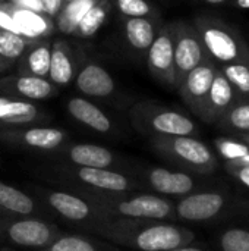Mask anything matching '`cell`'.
Wrapping results in <instances>:
<instances>
[{
    "instance_id": "6da1fadb",
    "label": "cell",
    "mask_w": 249,
    "mask_h": 251,
    "mask_svg": "<svg viewBox=\"0 0 249 251\" xmlns=\"http://www.w3.org/2000/svg\"><path fill=\"white\" fill-rule=\"evenodd\" d=\"M87 229L112 244L138 251H172L189 246L195 238L186 228L145 219L103 221Z\"/></svg>"
},
{
    "instance_id": "7a4b0ae2",
    "label": "cell",
    "mask_w": 249,
    "mask_h": 251,
    "mask_svg": "<svg viewBox=\"0 0 249 251\" xmlns=\"http://www.w3.org/2000/svg\"><path fill=\"white\" fill-rule=\"evenodd\" d=\"M73 191L88 200L104 221L112 219H175V203L151 193H103L73 187Z\"/></svg>"
},
{
    "instance_id": "3957f363",
    "label": "cell",
    "mask_w": 249,
    "mask_h": 251,
    "mask_svg": "<svg viewBox=\"0 0 249 251\" xmlns=\"http://www.w3.org/2000/svg\"><path fill=\"white\" fill-rule=\"evenodd\" d=\"M150 144L163 160L189 174L210 175L219 166L216 153L195 137H150Z\"/></svg>"
},
{
    "instance_id": "277c9868",
    "label": "cell",
    "mask_w": 249,
    "mask_h": 251,
    "mask_svg": "<svg viewBox=\"0 0 249 251\" xmlns=\"http://www.w3.org/2000/svg\"><path fill=\"white\" fill-rule=\"evenodd\" d=\"M129 119L134 128L150 137H176L198 134L197 124L185 113L163 106L157 101H138L129 109Z\"/></svg>"
},
{
    "instance_id": "5b68a950",
    "label": "cell",
    "mask_w": 249,
    "mask_h": 251,
    "mask_svg": "<svg viewBox=\"0 0 249 251\" xmlns=\"http://www.w3.org/2000/svg\"><path fill=\"white\" fill-rule=\"evenodd\" d=\"M194 26L200 34L207 56L217 66L235 62L249 63L248 43L232 25L214 16H198Z\"/></svg>"
},
{
    "instance_id": "8992f818",
    "label": "cell",
    "mask_w": 249,
    "mask_h": 251,
    "mask_svg": "<svg viewBox=\"0 0 249 251\" xmlns=\"http://www.w3.org/2000/svg\"><path fill=\"white\" fill-rule=\"evenodd\" d=\"M51 171L69 187H81L103 193H126L142 187L136 178L117 169L81 168L62 163L54 166Z\"/></svg>"
},
{
    "instance_id": "52a82bcc",
    "label": "cell",
    "mask_w": 249,
    "mask_h": 251,
    "mask_svg": "<svg viewBox=\"0 0 249 251\" xmlns=\"http://www.w3.org/2000/svg\"><path fill=\"white\" fill-rule=\"evenodd\" d=\"M60 234L56 225L43 219L18 216L0 210V237L13 246L41 250Z\"/></svg>"
},
{
    "instance_id": "ba28073f",
    "label": "cell",
    "mask_w": 249,
    "mask_h": 251,
    "mask_svg": "<svg viewBox=\"0 0 249 251\" xmlns=\"http://www.w3.org/2000/svg\"><path fill=\"white\" fill-rule=\"evenodd\" d=\"M32 190L47 209L66 221L84 224L85 228L104 221L94 206L75 191H62L43 187H34Z\"/></svg>"
},
{
    "instance_id": "9c48e42d",
    "label": "cell",
    "mask_w": 249,
    "mask_h": 251,
    "mask_svg": "<svg viewBox=\"0 0 249 251\" xmlns=\"http://www.w3.org/2000/svg\"><path fill=\"white\" fill-rule=\"evenodd\" d=\"M173 32V51H175V72H176V88L183 78L198 65L210 59L203 46L200 34L194 24L183 21L172 22Z\"/></svg>"
},
{
    "instance_id": "30bf717a",
    "label": "cell",
    "mask_w": 249,
    "mask_h": 251,
    "mask_svg": "<svg viewBox=\"0 0 249 251\" xmlns=\"http://www.w3.org/2000/svg\"><path fill=\"white\" fill-rule=\"evenodd\" d=\"M0 141L19 149L56 153L68 143V134L60 128L45 125L0 128Z\"/></svg>"
},
{
    "instance_id": "8fae6325",
    "label": "cell",
    "mask_w": 249,
    "mask_h": 251,
    "mask_svg": "<svg viewBox=\"0 0 249 251\" xmlns=\"http://www.w3.org/2000/svg\"><path fill=\"white\" fill-rule=\"evenodd\" d=\"M217 68L219 66L211 59H207L205 62L194 68L178 87V91L185 104L195 116H198L204 122L207 115V99Z\"/></svg>"
},
{
    "instance_id": "7c38bea8",
    "label": "cell",
    "mask_w": 249,
    "mask_h": 251,
    "mask_svg": "<svg viewBox=\"0 0 249 251\" xmlns=\"http://www.w3.org/2000/svg\"><path fill=\"white\" fill-rule=\"evenodd\" d=\"M147 66L153 78L160 84L176 88L173 32L170 24H161L153 44L147 50Z\"/></svg>"
},
{
    "instance_id": "4fadbf2b",
    "label": "cell",
    "mask_w": 249,
    "mask_h": 251,
    "mask_svg": "<svg viewBox=\"0 0 249 251\" xmlns=\"http://www.w3.org/2000/svg\"><path fill=\"white\" fill-rule=\"evenodd\" d=\"M139 182L161 197H183L191 194L197 187L192 174L185 171H170L160 166H150L141 171Z\"/></svg>"
},
{
    "instance_id": "5bb4252c",
    "label": "cell",
    "mask_w": 249,
    "mask_h": 251,
    "mask_svg": "<svg viewBox=\"0 0 249 251\" xmlns=\"http://www.w3.org/2000/svg\"><path fill=\"white\" fill-rule=\"evenodd\" d=\"M226 206V199L217 191L191 193L181 197L175 204V219L189 222H205L219 216Z\"/></svg>"
},
{
    "instance_id": "9a60e30c",
    "label": "cell",
    "mask_w": 249,
    "mask_h": 251,
    "mask_svg": "<svg viewBox=\"0 0 249 251\" xmlns=\"http://www.w3.org/2000/svg\"><path fill=\"white\" fill-rule=\"evenodd\" d=\"M59 88L48 79L25 74H9L0 78V93L21 100L38 101L54 97Z\"/></svg>"
},
{
    "instance_id": "2e32d148",
    "label": "cell",
    "mask_w": 249,
    "mask_h": 251,
    "mask_svg": "<svg viewBox=\"0 0 249 251\" xmlns=\"http://www.w3.org/2000/svg\"><path fill=\"white\" fill-rule=\"evenodd\" d=\"M56 153L65 163L81 168L114 169L120 163L117 156L107 147L88 143H66Z\"/></svg>"
},
{
    "instance_id": "e0dca14e",
    "label": "cell",
    "mask_w": 249,
    "mask_h": 251,
    "mask_svg": "<svg viewBox=\"0 0 249 251\" xmlns=\"http://www.w3.org/2000/svg\"><path fill=\"white\" fill-rule=\"evenodd\" d=\"M50 116L35 101L0 96V128L43 125Z\"/></svg>"
},
{
    "instance_id": "ac0fdd59",
    "label": "cell",
    "mask_w": 249,
    "mask_h": 251,
    "mask_svg": "<svg viewBox=\"0 0 249 251\" xmlns=\"http://www.w3.org/2000/svg\"><path fill=\"white\" fill-rule=\"evenodd\" d=\"M73 81L78 91L84 94V97L91 99L110 97L116 88L112 74L94 60H87L82 63V66L76 71Z\"/></svg>"
},
{
    "instance_id": "d6986e66",
    "label": "cell",
    "mask_w": 249,
    "mask_h": 251,
    "mask_svg": "<svg viewBox=\"0 0 249 251\" xmlns=\"http://www.w3.org/2000/svg\"><path fill=\"white\" fill-rule=\"evenodd\" d=\"M66 110L73 121L94 132L109 134L113 131L110 116L88 97H70L66 101Z\"/></svg>"
},
{
    "instance_id": "ffe728a7",
    "label": "cell",
    "mask_w": 249,
    "mask_h": 251,
    "mask_svg": "<svg viewBox=\"0 0 249 251\" xmlns=\"http://www.w3.org/2000/svg\"><path fill=\"white\" fill-rule=\"evenodd\" d=\"M75 56L69 43L63 38H56L51 43V56L48 68V79L57 87H68L76 75Z\"/></svg>"
},
{
    "instance_id": "44dd1931",
    "label": "cell",
    "mask_w": 249,
    "mask_h": 251,
    "mask_svg": "<svg viewBox=\"0 0 249 251\" xmlns=\"http://www.w3.org/2000/svg\"><path fill=\"white\" fill-rule=\"evenodd\" d=\"M6 6L9 12L12 13L13 19L16 21L21 35H23L25 38L44 40L53 35V31L56 29V26H54V19H51L50 16L40 13V12L16 7L7 1H6Z\"/></svg>"
},
{
    "instance_id": "7402d4cb",
    "label": "cell",
    "mask_w": 249,
    "mask_h": 251,
    "mask_svg": "<svg viewBox=\"0 0 249 251\" xmlns=\"http://www.w3.org/2000/svg\"><path fill=\"white\" fill-rule=\"evenodd\" d=\"M160 26V18H123L126 43L138 53H147Z\"/></svg>"
},
{
    "instance_id": "603a6c76",
    "label": "cell",
    "mask_w": 249,
    "mask_h": 251,
    "mask_svg": "<svg viewBox=\"0 0 249 251\" xmlns=\"http://www.w3.org/2000/svg\"><path fill=\"white\" fill-rule=\"evenodd\" d=\"M238 100V96L227 81V78L223 75V72L217 68V72L213 78L208 99H207V115L205 122L207 124H216L222 115Z\"/></svg>"
},
{
    "instance_id": "cb8c5ba5",
    "label": "cell",
    "mask_w": 249,
    "mask_h": 251,
    "mask_svg": "<svg viewBox=\"0 0 249 251\" xmlns=\"http://www.w3.org/2000/svg\"><path fill=\"white\" fill-rule=\"evenodd\" d=\"M51 56V41L48 38L34 40L29 43L23 54L16 60L18 74L34 75L40 78L48 76Z\"/></svg>"
},
{
    "instance_id": "d4e9b609",
    "label": "cell",
    "mask_w": 249,
    "mask_h": 251,
    "mask_svg": "<svg viewBox=\"0 0 249 251\" xmlns=\"http://www.w3.org/2000/svg\"><path fill=\"white\" fill-rule=\"evenodd\" d=\"M0 210L18 216H34L38 213V206L25 191L0 181Z\"/></svg>"
},
{
    "instance_id": "484cf974",
    "label": "cell",
    "mask_w": 249,
    "mask_h": 251,
    "mask_svg": "<svg viewBox=\"0 0 249 251\" xmlns=\"http://www.w3.org/2000/svg\"><path fill=\"white\" fill-rule=\"evenodd\" d=\"M112 1L110 0H98L79 21L72 35L78 38H92L101 26L107 22L109 15L112 12Z\"/></svg>"
},
{
    "instance_id": "4316f807",
    "label": "cell",
    "mask_w": 249,
    "mask_h": 251,
    "mask_svg": "<svg viewBox=\"0 0 249 251\" xmlns=\"http://www.w3.org/2000/svg\"><path fill=\"white\" fill-rule=\"evenodd\" d=\"M98 0H73L65 3L57 16L54 18L56 29L63 35H72L82 16L97 3Z\"/></svg>"
},
{
    "instance_id": "83f0119b",
    "label": "cell",
    "mask_w": 249,
    "mask_h": 251,
    "mask_svg": "<svg viewBox=\"0 0 249 251\" xmlns=\"http://www.w3.org/2000/svg\"><path fill=\"white\" fill-rule=\"evenodd\" d=\"M223 131L235 135L249 132V99H238L216 122Z\"/></svg>"
},
{
    "instance_id": "f1b7e54d",
    "label": "cell",
    "mask_w": 249,
    "mask_h": 251,
    "mask_svg": "<svg viewBox=\"0 0 249 251\" xmlns=\"http://www.w3.org/2000/svg\"><path fill=\"white\" fill-rule=\"evenodd\" d=\"M34 40H28L21 34L0 29V57L10 65L16 63V60L23 54L29 43Z\"/></svg>"
},
{
    "instance_id": "f546056e",
    "label": "cell",
    "mask_w": 249,
    "mask_h": 251,
    "mask_svg": "<svg viewBox=\"0 0 249 251\" xmlns=\"http://www.w3.org/2000/svg\"><path fill=\"white\" fill-rule=\"evenodd\" d=\"M233 87L238 99H249V63L235 62L219 66Z\"/></svg>"
},
{
    "instance_id": "4dcf8cb0",
    "label": "cell",
    "mask_w": 249,
    "mask_h": 251,
    "mask_svg": "<svg viewBox=\"0 0 249 251\" xmlns=\"http://www.w3.org/2000/svg\"><path fill=\"white\" fill-rule=\"evenodd\" d=\"M41 251H101L100 247L90 238L81 235H57L47 247Z\"/></svg>"
},
{
    "instance_id": "1f68e13d",
    "label": "cell",
    "mask_w": 249,
    "mask_h": 251,
    "mask_svg": "<svg viewBox=\"0 0 249 251\" xmlns=\"http://www.w3.org/2000/svg\"><path fill=\"white\" fill-rule=\"evenodd\" d=\"M112 6L123 18H160L157 9L148 0H110Z\"/></svg>"
},
{
    "instance_id": "d6a6232c",
    "label": "cell",
    "mask_w": 249,
    "mask_h": 251,
    "mask_svg": "<svg viewBox=\"0 0 249 251\" xmlns=\"http://www.w3.org/2000/svg\"><path fill=\"white\" fill-rule=\"evenodd\" d=\"M216 151L225 162H236L249 153V146L238 137H219L214 140Z\"/></svg>"
},
{
    "instance_id": "836d02e7",
    "label": "cell",
    "mask_w": 249,
    "mask_h": 251,
    "mask_svg": "<svg viewBox=\"0 0 249 251\" xmlns=\"http://www.w3.org/2000/svg\"><path fill=\"white\" fill-rule=\"evenodd\" d=\"M223 251H249V231L244 228H232L220 238Z\"/></svg>"
},
{
    "instance_id": "e575fe53",
    "label": "cell",
    "mask_w": 249,
    "mask_h": 251,
    "mask_svg": "<svg viewBox=\"0 0 249 251\" xmlns=\"http://www.w3.org/2000/svg\"><path fill=\"white\" fill-rule=\"evenodd\" d=\"M225 168L233 178H236L242 185L249 188V165L236 163V162H226Z\"/></svg>"
},
{
    "instance_id": "d590c367",
    "label": "cell",
    "mask_w": 249,
    "mask_h": 251,
    "mask_svg": "<svg viewBox=\"0 0 249 251\" xmlns=\"http://www.w3.org/2000/svg\"><path fill=\"white\" fill-rule=\"evenodd\" d=\"M0 29H6V31H12V32L21 34L16 21L13 19L12 13L9 12V9L6 6V1L0 3Z\"/></svg>"
},
{
    "instance_id": "8d00e7d4",
    "label": "cell",
    "mask_w": 249,
    "mask_h": 251,
    "mask_svg": "<svg viewBox=\"0 0 249 251\" xmlns=\"http://www.w3.org/2000/svg\"><path fill=\"white\" fill-rule=\"evenodd\" d=\"M6 1L10 3V4H13V6H16V7H21V9H28V10H34V12L44 13L41 0H6Z\"/></svg>"
},
{
    "instance_id": "74e56055",
    "label": "cell",
    "mask_w": 249,
    "mask_h": 251,
    "mask_svg": "<svg viewBox=\"0 0 249 251\" xmlns=\"http://www.w3.org/2000/svg\"><path fill=\"white\" fill-rule=\"evenodd\" d=\"M44 13L47 16H50L51 19H54L57 16V13L60 12V9L63 7V0H41Z\"/></svg>"
},
{
    "instance_id": "f35d334b",
    "label": "cell",
    "mask_w": 249,
    "mask_h": 251,
    "mask_svg": "<svg viewBox=\"0 0 249 251\" xmlns=\"http://www.w3.org/2000/svg\"><path fill=\"white\" fill-rule=\"evenodd\" d=\"M233 4H235L238 9L249 10V0H233Z\"/></svg>"
},
{
    "instance_id": "ab89813d",
    "label": "cell",
    "mask_w": 249,
    "mask_h": 251,
    "mask_svg": "<svg viewBox=\"0 0 249 251\" xmlns=\"http://www.w3.org/2000/svg\"><path fill=\"white\" fill-rule=\"evenodd\" d=\"M172 251H204L201 250V249H198V247H192L191 244L189 246H183V247H179V249H175V250Z\"/></svg>"
},
{
    "instance_id": "60d3db41",
    "label": "cell",
    "mask_w": 249,
    "mask_h": 251,
    "mask_svg": "<svg viewBox=\"0 0 249 251\" xmlns=\"http://www.w3.org/2000/svg\"><path fill=\"white\" fill-rule=\"evenodd\" d=\"M204 3H207V4H214V6H217V4H225V3H227L229 0H203Z\"/></svg>"
},
{
    "instance_id": "b9f144b4",
    "label": "cell",
    "mask_w": 249,
    "mask_h": 251,
    "mask_svg": "<svg viewBox=\"0 0 249 251\" xmlns=\"http://www.w3.org/2000/svg\"><path fill=\"white\" fill-rule=\"evenodd\" d=\"M12 65L9 63V62H6V60H3L1 57H0V72H3V71H6V69H9Z\"/></svg>"
},
{
    "instance_id": "7bdbcfd3",
    "label": "cell",
    "mask_w": 249,
    "mask_h": 251,
    "mask_svg": "<svg viewBox=\"0 0 249 251\" xmlns=\"http://www.w3.org/2000/svg\"><path fill=\"white\" fill-rule=\"evenodd\" d=\"M235 137H238L239 140H242L245 144H248L249 146V132L248 134H241V135H235Z\"/></svg>"
},
{
    "instance_id": "ee69618b",
    "label": "cell",
    "mask_w": 249,
    "mask_h": 251,
    "mask_svg": "<svg viewBox=\"0 0 249 251\" xmlns=\"http://www.w3.org/2000/svg\"><path fill=\"white\" fill-rule=\"evenodd\" d=\"M236 163H244V165H249V153L247 154V156H244L242 159L236 160Z\"/></svg>"
},
{
    "instance_id": "f6af8a7d",
    "label": "cell",
    "mask_w": 249,
    "mask_h": 251,
    "mask_svg": "<svg viewBox=\"0 0 249 251\" xmlns=\"http://www.w3.org/2000/svg\"><path fill=\"white\" fill-rule=\"evenodd\" d=\"M69 1H73V0H63V4H65V3H69Z\"/></svg>"
},
{
    "instance_id": "bcb514c9",
    "label": "cell",
    "mask_w": 249,
    "mask_h": 251,
    "mask_svg": "<svg viewBox=\"0 0 249 251\" xmlns=\"http://www.w3.org/2000/svg\"><path fill=\"white\" fill-rule=\"evenodd\" d=\"M4 1H6V0H0V3H4Z\"/></svg>"
}]
</instances>
